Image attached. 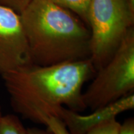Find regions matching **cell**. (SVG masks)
I'll return each mask as SVG.
<instances>
[{"label": "cell", "instance_id": "cell-1", "mask_svg": "<svg viewBox=\"0 0 134 134\" xmlns=\"http://www.w3.org/2000/svg\"><path fill=\"white\" fill-rule=\"evenodd\" d=\"M96 70L90 58L58 64L26 65L1 75L16 113L36 123L57 117L62 107L86 109L83 87Z\"/></svg>", "mask_w": 134, "mask_h": 134}, {"label": "cell", "instance_id": "cell-2", "mask_svg": "<svg viewBox=\"0 0 134 134\" xmlns=\"http://www.w3.org/2000/svg\"><path fill=\"white\" fill-rule=\"evenodd\" d=\"M19 15L33 63L48 66L90 58V29L69 10L48 0H32Z\"/></svg>", "mask_w": 134, "mask_h": 134}, {"label": "cell", "instance_id": "cell-3", "mask_svg": "<svg viewBox=\"0 0 134 134\" xmlns=\"http://www.w3.org/2000/svg\"><path fill=\"white\" fill-rule=\"evenodd\" d=\"M133 22L134 13L127 0H91L88 21L90 58L96 70L113 57Z\"/></svg>", "mask_w": 134, "mask_h": 134}, {"label": "cell", "instance_id": "cell-4", "mask_svg": "<svg viewBox=\"0 0 134 134\" xmlns=\"http://www.w3.org/2000/svg\"><path fill=\"white\" fill-rule=\"evenodd\" d=\"M134 93V30L130 29L113 57L96 70L83 100L91 110Z\"/></svg>", "mask_w": 134, "mask_h": 134}, {"label": "cell", "instance_id": "cell-5", "mask_svg": "<svg viewBox=\"0 0 134 134\" xmlns=\"http://www.w3.org/2000/svg\"><path fill=\"white\" fill-rule=\"evenodd\" d=\"M32 63L20 15L0 6V75Z\"/></svg>", "mask_w": 134, "mask_h": 134}, {"label": "cell", "instance_id": "cell-6", "mask_svg": "<svg viewBox=\"0 0 134 134\" xmlns=\"http://www.w3.org/2000/svg\"><path fill=\"white\" fill-rule=\"evenodd\" d=\"M133 108L134 94L132 93L113 103L91 110V113L88 115H81L78 112L62 107L57 117L64 122L71 134H85L99 124L116 117L119 114Z\"/></svg>", "mask_w": 134, "mask_h": 134}, {"label": "cell", "instance_id": "cell-7", "mask_svg": "<svg viewBox=\"0 0 134 134\" xmlns=\"http://www.w3.org/2000/svg\"><path fill=\"white\" fill-rule=\"evenodd\" d=\"M53 4L74 13L88 25V12L91 0H48Z\"/></svg>", "mask_w": 134, "mask_h": 134}, {"label": "cell", "instance_id": "cell-8", "mask_svg": "<svg viewBox=\"0 0 134 134\" xmlns=\"http://www.w3.org/2000/svg\"><path fill=\"white\" fill-rule=\"evenodd\" d=\"M0 134H28V130L17 115H3L0 120Z\"/></svg>", "mask_w": 134, "mask_h": 134}, {"label": "cell", "instance_id": "cell-9", "mask_svg": "<svg viewBox=\"0 0 134 134\" xmlns=\"http://www.w3.org/2000/svg\"><path fill=\"white\" fill-rule=\"evenodd\" d=\"M120 127L116 117H113L99 124L85 134H119Z\"/></svg>", "mask_w": 134, "mask_h": 134}, {"label": "cell", "instance_id": "cell-10", "mask_svg": "<svg viewBox=\"0 0 134 134\" xmlns=\"http://www.w3.org/2000/svg\"><path fill=\"white\" fill-rule=\"evenodd\" d=\"M42 124L47 126L53 134H71L67 129L64 122L58 117L54 116L46 117L43 119Z\"/></svg>", "mask_w": 134, "mask_h": 134}, {"label": "cell", "instance_id": "cell-11", "mask_svg": "<svg viewBox=\"0 0 134 134\" xmlns=\"http://www.w3.org/2000/svg\"><path fill=\"white\" fill-rule=\"evenodd\" d=\"M32 0H0V6L9 8L20 14Z\"/></svg>", "mask_w": 134, "mask_h": 134}, {"label": "cell", "instance_id": "cell-12", "mask_svg": "<svg viewBox=\"0 0 134 134\" xmlns=\"http://www.w3.org/2000/svg\"><path fill=\"white\" fill-rule=\"evenodd\" d=\"M119 134H134V119L130 117L120 124Z\"/></svg>", "mask_w": 134, "mask_h": 134}, {"label": "cell", "instance_id": "cell-13", "mask_svg": "<svg viewBox=\"0 0 134 134\" xmlns=\"http://www.w3.org/2000/svg\"><path fill=\"white\" fill-rule=\"evenodd\" d=\"M28 134H53L49 130H42L37 128L27 129Z\"/></svg>", "mask_w": 134, "mask_h": 134}, {"label": "cell", "instance_id": "cell-14", "mask_svg": "<svg viewBox=\"0 0 134 134\" xmlns=\"http://www.w3.org/2000/svg\"><path fill=\"white\" fill-rule=\"evenodd\" d=\"M127 1L129 3L131 11L134 13V0H127Z\"/></svg>", "mask_w": 134, "mask_h": 134}, {"label": "cell", "instance_id": "cell-15", "mask_svg": "<svg viewBox=\"0 0 134 134\" xmlns=\"http://www.w3.org/2000/svg\"><path fill=\"white\" fill-rule=\"evenodd\" d=\"M2 113H1V105H0V120H1V117H2Z\"/></svg>", "mask_w": 134, "mask_h": 134}]
</instances>
